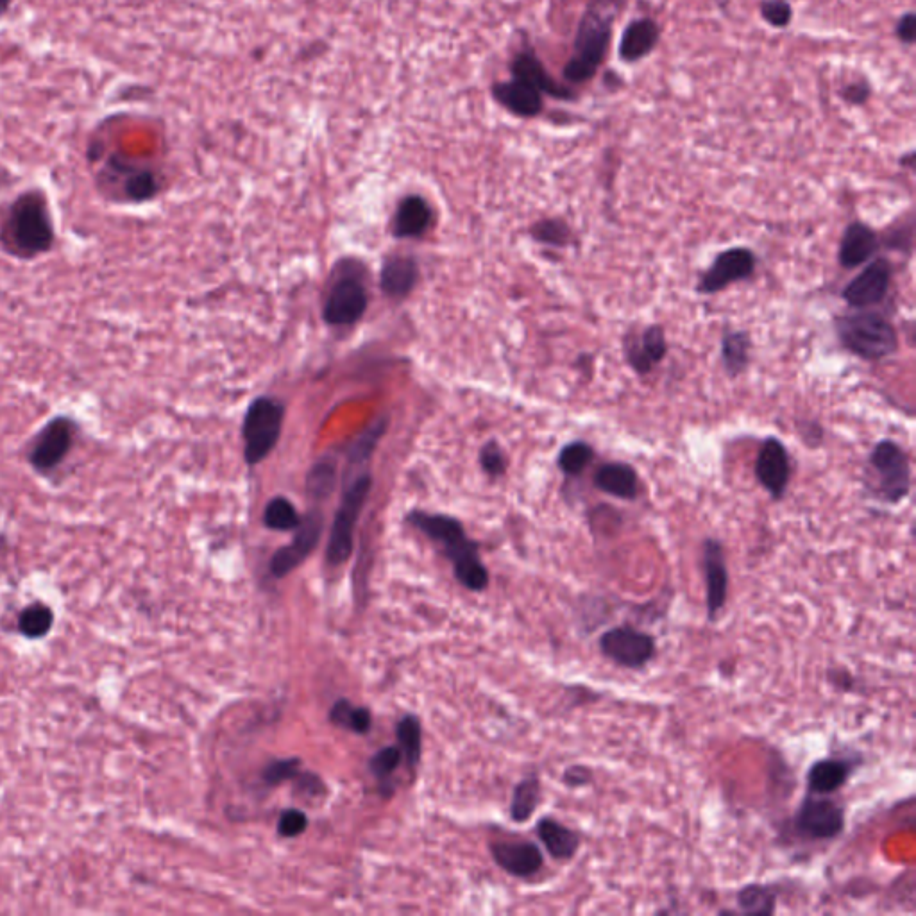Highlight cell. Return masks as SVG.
<instances>
[{"label":"cell","mask_w":916,"mask_h":916,"mask_svg":"<svg viewBox=\"0 0 916 916\" xmlns=\"http://www.w3.org/2000/svg\"><path fill=\"white\" fill-rule=\"evenodd\" d=\"M56 246V226L49 197L42 188L20 192L0 221V249L20 262L49 255Z\"/></svg>","instance_id":"cell-1"},{"label":"cell","mask_w":916,"mask_h":916,"mask_svg":"<svg viewBox=\"0 0 916 916\" xmlns=\"http://www.w3.org/2000/svg\"><path fill=\"white\" fill-rule=\"evenodd\" d=\"M618 13V0H591L578 26L573 56L564 67V77L573 85L593 79L611 45L612 26Z\"/></svg>","instance_id":"cell-2"},{"label":"cell","mask_w":916,"mask_h":916,"mask_svg":"<svg viewBox=\"0 0 916 916\" xmlns=\"http://www.w3.org/2000/svg\"><path fill=\"white\" fill-rule=\"evenodd\" d=\"M410 523L425 532L435 543L441 544L455 568V575L462 586L473 591H482L489 584V573L485 569L478 546L467 539L464 526L457 519L442 514L412 512Z\"/></svg>","instance_id":"cell-3"},{"label":"cell","mask_w":916,"mask_h":916,"mask_svg":"<svg viewBox=\"0 0 916 916\" xmlns=\"http://www.w3.org/2000/svg\"><path fill=\"white\" fill-rule=\"evenodd\" d=\"M95 183L102 196L117 204L149 203L162 190V179L153 167L119 151L102 160Z\"/></svg>","instance_id":"cell-4"},{"label":"cell","mask_w":916,"mask_h":916,"mask_svg":"<svg viewBox=\"0 0 916 916\" xmlns=\"http://www.w3.org/2000/svg\"><path fill=\"white\" fill-rule=\"evenodd\" d=\"M834 330L841 346L866 362H881L899 351L895 326L877 312L859 310L856 314L838 315Z\"/></svg>","instance_id":"cell-5"},{"label":"cell","mask_w":916,"mask_h":916,"mask_svg":"<svg viewBox=\"0 0 916 916\" xmlns=\"http://www.w3.org/2000/svg\"><path fill=\"white\" fill-rule=\"evenodd\" d=\"M789 829L806 843H832L847 829V807L836 795H815L806 791L798 802Z\"/></svg>","instance_id":"cell-6"},{"label":"cell","mask_w":916,"mask_h":916,"mask_svg":"<svg viewBox=\"0 0 916 916\" xmlns=\"http://www.w3.org/2000/svg\"><path fill=\"white\" fill-rule=\"evenodd\" d=\"M868 467L872 471V482H866V489L881 503L899 505L911 492V464L908 453L899 442L883 439L870 451Z\"/></svg>","instance_id":"cell-7"},{"label":"cell","mask_w":916,"mask_h":916,"mask_svg":"<svg viewBox=\"0 0 916 916\" xmlns=\"http://www.w3.org/2000/svg\"><path fill=\"white\" fill-rule=\"evenodd\" d=\"M596 646L605 661L627 671H645L659 654L657 637L632 621L605 628Z\"/></svg>","instance_id":"cell-8"},{"label":"cell","mask_w":916,"mask_h":916,"mask_svg":"<svg viewBox=\"0 0 916 916\" xmlns=\"http://www.w3.org/2000/svg\"><path fill=\"white\" fill-rule=\"evenodd\" d=\"M79 437V425L74 417L58 414L34 433L26 448L27 466L38 476L58 473L72 455Z\"/></svg>","instance_id":"cell-9"},{"label":"cell","mask_w":916,"mask_h":916,"mask_svg":"<svg viewBox=\"0 0 916 916\" xmlns=\"http://www.w3.org/2000/svg\"><path fill=\"white\" fill-rule=\"evenodd\" d=\"M285 410L276 399L256 398L244 417V442H246V462L249 466H258L262 460L271 455L280 441Z\"/></svg>","instance_id":"cell-10"},{"label":"cell","mask_w":916,"mask_h":916,"mask_svg":"<svg viewBox=\"0 0 916 916\" xmlns=\"http://www.w3.org/2000/svg\"><path fill=\"white\" fill-rule=\"evenodd\" d=\"M371 475L362 473L346 487L335 521L331 526L330 543H328V562L331 566L344 564L353 550V535L357 528L360 512L364 509L365 500L371 491Z\"/></svg>","instance_id":"cell-11"},{"label":"cell","mask_w":916,"mask_h":916,"mask_svg":"<svg viewBox=\"0 0 916 916\" xmlns=\"http://www.w3.org/2000/svg\"><path fill=\"white\" fill-rule=\"evenodd\" d=\"M700 571L704 578L705 620L716 625L727 609L730 593L729 560L718 537H705L700 546Z\"/></svg>","instance_id":"cell-12"},{"label":"cell","mask_w":916,"mask_h":916,"mask_svg":"<svg viewBox=\"0 0 916 916\" xmlns=\"http://www.w3.org/2000/svg\"><path fill=\"white\" fill-rule=\"evenodd\" d=\"M865 766V755L857 750H841L823 755L809 764L804 784L806 791L815 795H838L847 788L857 772Z\"/></svg>","instance_id":"cell-13"},{"label":"cell","mask_w":916,"mask_h":916,"mask_svg":"<svg viewBox=\"0 0 916 916\" xmlns=\"http://www.w3.org/2000/svg\"><path fill=\"white\" fill-rule=\"evenodd\" d=\"M757 267V256L748 247H730L716 255L711 267L700 274L696 292L704 296H713L739 281H747L754 276Z\"/></svg>","instance_id":"cell-14"},{"label":"cell","mask_w":916,"mask_h":916,"mask_svg":"<svg viewBox=\"0 0 916 916\" xmlns=\"http://www.w3.org/2000/svg\"><path fill=\"white\" fill-rule=\"evenodd\" d=\"M893 269L888 258L870 260L863 271L850 280L841 290V299L856 310H865L870 306L883 303L890 290Z\"/></svg>","instance_id":"cell-15"},{"label":"cell","mask_w":916,"mask_h":916,"mask_svg":"<svg viewBox=\"0 0 916 916\" xmlns=\"http://www.w3.org/2000/svg\"><path fill=\"white\" fill-rule=\"evenodd\" d=\"M755 480L770 494L773 501H781L791 482V458L784 442L777 437H766L755 458Z\"/></svg>","instance_id":"cell-16"},{"label":"cell","mask_w":916,"mask_h":916,"mask_svg":"<svg viewBox=\"0 0 916 916\" xmlns=\"http://www.w3.org/2000/svg\"><path fill=\"white\" fill-rule=\"evenodd\" d=\"M367 308V292L362 281L346 276L337 281L324 303V321L331 326H349L357 323Z\"/></svg>","instance_id":"cell-17"},{"label":"cell","mask_w":916,"mask_h":916,"mask_svg":"<svg viewBox=\"0 0 916 916\" xmlns=\"http://www.w3.org/2000/svg\"><path fill=\"white\" fill-rule=\"evenodd\" d=\"M323 532V516L319 510H312L306 514L305 519L296 528V537L294 541L281 548L272 557L271 569L274 577H285L289 575L292 569H296L303 560L314 552L315 546L319 544Z\"/></svg>","instance_id":"cell-18"},{"label":"cell","mask_w":916,"mask_h":916,"mask_svg":"<svg viewBox=\"0 0 916 916\" xmlns=\"http://www.w3.org/2000/svg\"><path fill=\"white\" fill-rule=\"evenodd\" d=\"M623 353L627 364L637 374L645 376L652 373L657 364H661L668 353V340L661 324L646 326L643 333L636 337L632 331L623 339Z\"/></svg>","instance_id":"cell-19"},{"label":"cell","mask_w":916,"mask_h":916,"mask_svg":"<svg viewBox=\"0 0 916 916\" xmlns=\"http://www.w3.org/2000/svg\"><path fill=\"white\" fill-rule=\"evenodd\" d=\"M491 852L496 865L518 879H530L544 866L543 850L534 841H498Z\"/></svg>","instance_id":"cell-20"},{"label":"cell","mask_w":916,"mask_h":916,"mask_svg":"<svg viewBox=\"0 0 916 916\" xmlns=\"http://www.w3.org/2000/svg\"><path fill=\"white\" fill-rule=\"evenodd\" d=\"M881 247V237L874 228L861 221L850 222L843 231L838 262L843 269H857L870 262Z\"/></svg>","instance_id":"cell-21"},{"label":"cell","mask_w":916,"mask_h":916,"mask_svg":"<svg viewBox=\"0 0 916 916\" xmlns=\"http://www.w3.org/2000/svg\"><path fill=\"white\" fill-rule=\"evenodd\" d=\"M535 834L539 841L543 843L544 849L550 854L552 859L560 863H569L578 856L582 849L584 838L582 834L569 827L566 823L560 822L552 816H543L537 825H535Z\"/></svg>","instance_id":"cell-22"},{"label":"cell","mask_w":916,"mask_h":916,"mask_svg":"<svg viewBox=\"0 0 916 916\" xmlns=\"http://www.w3.org/2000/svg\"><path fill=\"white\" fill-rule=\"evenodd\" d=\"M492 97L505 110L521 119H534L543 111V94L516 77L492 85Z\"/></svg>","instance_id":"cell-23"},{"label":"cell","mask_w":916,"mask_h":916,"mask_svg":"<svg viewBox=\"0 0 916 916\" xmlns=\"http://www.w3.org/2000/svg\"><path fill=\"white\" fill-rule=\"evenodd\" d=\"M782 888L777 883H747L736 893V909H720V915L772 916L779 909Z\"/></svg>","instance_id":"cell-24"},{"label":"cell","mask_w":916,"mask_h":916,"mask_svg":"<svg viewBox=\"0 0 916 916\" xmlns=\"http://www.w3.org/2000/svg\"><path fill=\"white\" fill-rule=\"evenodd\" d=\"M510 72H512V77L516 79H521L525 81L530 86H534L537 92L541 94L550 95V97H555V99H566V101H571L575 99V94L566 88V86H560L555 79H553L546 68H544L541 60L535 56L534 51L526 49V51H521L516 54V58L510 63Z\"/></svg>","instance_id":"cell-25"},{"label":"cell","mask_w":916,"mask_h":916,"mask_svg":"<svg viewBox=\"0 0 916 916\" xmlns=\"http://www.w3.org/2000/svg\"><path fill=\"white\" fill-rule=\"evenodd\" d=\"M593 484L598 491L623 501H634L639 496V475L627 462H605L596 469Z\"/></svg>","instance_id":"cell-26"},{"label":"cell","mask_w":916,"mask_h":916,"mask_svg":"<svg viewBox=\"0 0 916 916\" xmlns=\"http://www.w3.org/2000/svg\"><path fill=\"white\" fill-rule=\"evenodd\" d=\"M659 42V26L650 18H639L628 24L620 43L621 60L636 63L654 51Z\"/></svg>","instance_id":"cell-27"},{"label":"cell","mask_w":916,"mask_h":916,"mask_svg":"<svg viewBox=\"0 0 916 916\" xmlns=\"http://www.w3.org/2000/svg\"><path fill=\"white\" fill-rule=\"evenodd\" d=\"M432 224V208L421 196H407L398 204L394 215V235L398 238L421 237Z\"/></svg>","instance_id":"cell-28"},{"label":"cell","mask_w":916,"mask_h":916,"mask_svg":"<svg viewBox=\"0 0 916 916\" xmlns=\"http://www.w3.org/2000/svg\"><path fill=\"white\" fill-rule=\"evenodd\" d=\"M419 269L414 258L410 256H392L383 263L382 290L391 297H405L416 287Z\"/></svg>","instance_id":"cell-29"},{"label":"cell","mask_w":916,"mask_h":916,"mask_svg":"<svg viewBox=\"0 0 916 916\" xmlns=\"http://www.w3.org/2000/svg\"><path fill=\"white\" fill-rule=\"evenodd\" d=\"M752 340L747 331H729L721 339V364L730 378H738L747 371Z\"/></svg>","instance_id":"cell-30"},{"label":"cell","mask_w":916,"mask_h":916,"mask_svg":"<svg viewBox=\"0 0 916 916\" xmlns=\"http://www.w3.org/2000/svg\"><path fill=\"white\" fill-rule=\"evenodd\" d=\"M577 623L582 636H591L612 618L614 605L600 594L584 593L578 600Z\"/></svg>","instance_id":"cell-31"},{"label":"cell","mask_w":916,"mask_h":916,"mask_svg":"<svg viewBox=\"0 0 916 916\" xmlns=\"http://www.w3.org/2000/svg\"><path fill=\"white\" fill-rule=\"evenodd\" d=\"M543 800V788L537 775L525 777L519 781L512 793V802H510V818L512 822L525 823L535 815L537 807L541 806Z\"/></svg>","instance_id":"cell-32"},{"label":"cell","mask_w":916,"mask_h":916,"mask_svg":"<svg viewBox=\"0 0 916 916\" xmlns=\"http://www.w3.org/2000/svg\"><path fill=\"white\" fill-rule=\"evenodd\" d=\"M675 596V589L664 587L661 593L657 594L652 600H646L643 603H630V614H632V623L639 625H654L657 621L668 616L671 602Z\"/></svg>","instance_id":"cell-33"},{"label":"cell","mask_w":916,"mask_h":916,"mask_svg":"<svg viewBox=\"0 0 916 916\" xmlns=\"http://www.w3.org/2000/svg\"><path fill=\"white\" fill-rule=\"evenodd\" d=\"M594 448L586 441H573L560 450L557 466L566 476H580L593 464Z\"/></svg>","instance_id":"cell-34"},{"label":"cell","mask_w":916,"mask_h":916,"mask_svg":"<svg viewBox=\"0 0 916 916\" xmlns=\"http://www.w3.org/2000/svg\"><path fill=\"white\" fill-rule=\"evenodd\" d=\"M530 235L535 242L550 247H568L573 244V229L562 219H544L535 222Z\"/></svg>","instance_id":"cell-35"},{"label":"cell","mask_w":916,"mask_h":916,"mask_svg":"<svg viewBox=\"0 0 916 916\" xmlns=\"http://www.w3.org/2000/svg\"><path fill=\"white\" fill-rule=\"evenodd\" d=\"M337 484V467L330 460L317 462L306 476V491L315 500L328 498L335 491Z\"/></svg>","instance_id":"cell-36"},{"label":"cell","mask_w":916,"mask_h":916,"mask_svg":"<svg viewBox=\"0 0 916 916\" xmlns=\"http://www.w3.org/2000/svg\"><path fill=\"white\" fill-rule=\"evenodd\" d=\"M263 521L271 530L287 532V530H296L299 523H301V518H299V514L294 509V505L287 498L278 496V498L269 501V505L265 507Z\"/></svg>","instance_id":"cell-37"},{"label":"cell","mask_w":916,"mask_h":916,"mask_svg":"<svg viewBox=\"0 0 916 916\" xmlns=\"http://www.w3.org/2000/svg\"><path fill=\"white\" fill-rule=\"evenodd\" d=\"M52 621H54V614L51 609L42 603H34L22 612L18 625H20L22 634L29 637H42L51 630Z\"/></svg>","instance_id":"cell-38"},{"label":"cell","mask_w":916,"mask_h":916,"mask_svg":"<svg viewBox=\"0 0 916 916\" xmlns=\"http://www.w3.org/2000/svg\"><path fill=\"white\" fill-rule=\"evenodd\" d=\"M385 428H387V419H378V421H374V425L369 426V428L358 437L357 441L351 444L348 453L349 462H351V464H360V462L369 460V457L373 455L376 444L382 439Z\"/></svg>","instance_id":"cell-39"},{"label":"cell","mask_w":916,"mask_h":916,"mask_svg":"<svg viewBox=\"0 0 916 916\" xmlns=\"http://www.w3.org/2000/svg\"><path fill=\"white\" fill-rule=\"evenodd\" d=\"M398 738L401 747L405 750L408 763L416 766L421 757V725L414 716H407L399 723Z\"/></svg>","instance_id":"cell-40"},{"label":"cell","mask_w":916,"mask_h":916,"mask_svg":"<svg viewBox=\"0 0 916 916\" xmlns=\"http://www.w3.org/2000/svg\"><path fill=\"white\" fill-rule=\"evenodd\" d=\"M825 680L831 686L832 691L841 693V695H852V693L859 691L857 689L859 687V679L847 666H832L825 673Z\"/></svg>","instance_id":"cell-41"},{"label":"cell","mask_w":916,"mask_h":916,"mask_svg":"<svg viewBox=\"0 0 916 916\" xmlns=\"http://www.w3.org/2000/svg\"><path fill=\"white\" fill-rule=\"evenodd\" d=\"M594 777H596V773H594L593 766L584 763H573L564 768L560 781L568 789H582L591 786L594 782Z\"/></svg>","instance_id":"cell-42"},{"label":"cell","mask_w":916,"mask_h":916,"mask_svg":"<svg viewBox=\"0 0 916 916\" xmlns=\"http://www.w3.org/2000/svg\"><path fill=\"white\" fill-rule=\"evenodd\" d=\"M480 464H482V469H484L485 473L494 476V478L503 475L507 471L505 455H503L500 446L494 441L487 442L482 451H480Z\"/></svg>","instance_id":"cell-43"},{"label":"cell","mask_w":916,"mask_h":916,"mask_svg":"<svg viewBox=\"0 0 916 916\" xmlns=\"http://www.w3.org/2000/svg\"><path fill=\"white\" fill-rule=\"evenodd\" d=\"M761 15L773 27H786L791 22V6L786 0H764Z\"/></svg>","instance_id":"cell-44"},{"label":"cell","mask_w":916,"mask_h":916,"mask_svg":"<svg viewBox=\"0 0 916 916\" xmlns=\"http://www.w3.org/2000/svg\"><path fill=\"white\" fill-rule=\"evenodd\" d=\"M399 761H401V752H399L398 748L387 747L374 755L373 761H371V768H373L376 777L387 779L398 768Z\"/></svg>","instance_id":"cell-45"},{"label":"cell","mask_w":916,"mask_h":916,"mask_svg":"<svg viewBox=\"0 0 916 916\" xmlns=\"http://www.w3.org/2000/svg\"><path fill=\"white\" fill-rule=\"evenodd\" d=\"M306 825H308V820H306L305 813H301L297 809H289V811H285L281 815L278 831L285 838H294V836H299V834L305 832Z\"/></svg>","instance_id":"cell-46"},{"label":"cell","mask_w":916,"mask_h":916,"mask_svg":"<svg viewBox=\"0 0 916 916\" xmlns=\"http://www.w3.org/2000/svg\"><path fill=\"white\" fill-rule=\"evenodd\" d=\"M297 770H299V761L297 759L276 761L265 770L263 777L269 784H281V782L289 781L292 777H296Z\"/></svg>","instance_id":"cell-47"},{"label":"cell","mask_w":916,"mask_h":916,"mask_svg":"<svg viewBox=\"0 0 916 916\" xmlns=\"http://www.w3.org/2000/svg\"><path fill=\"white\" fill-rule=\"evenodd\" d=\"M881 246L911 253V249H913V224H909L908 229H906V226H902V229H891L890 233H886V237L881 240Z\"/></svg>","instance_id":"cell-48"},{"label":"cell","mask_w":916,"mask_h":916,"mask_svg":"<svg viewBox=\"0 0 916 916\" xmlns=\"http://www.w3.org/2000/svg\"><path fill=\"white\" fill-rule=\"evenodd\" d=\"M916 34V17L915 13H906L904 17L900 18L899 24H897V36L902 43H911L915 42Z\"/></svg>","instance_id":"cell-49"},{"label":"cell","mask_w":916,"mask_h":916,"mask_svg":"<svg viewBox=\"0 0 916 916\" xmlns=\"http://www.w3.org/2000/svg\"><path fill=\"white\" fill-rule=\"evenodd\" d=\"M798 430H800V439L806 442V444L809 442V439H813V442H811L813 448L822 444L823 430L820 423H816V421H804L802 425L798 423Z\"/></svg>","instance_id":"cell-50"},{"label":"cell","mask_w":916,"mask_h":916,"mask_svg":"<svg viewBox=\"0 0 916 916\" xmlns=\"http://www.w3.org/2000/svg\"><path fill=\"white\" fill-rule=\"evenodd\" d=\"M353 709H355V707L349 704L348 700H340V702L333 705V709H331V721L337 723L340 727L349 729V720H351Z\"/></svg>","instance_id":"cell-51"},{"label":"cell","mask_w":916,"mask_h":916,"mask_svg":"<svg viewBox=\"0 0 916 916\" xmlns=\"http://www.w3.org/2000/svg\"><path fill=\"white\" fill-rule=\"evenodd\" d=\"M369 727H371V714H369V711L362 709V707H355L353 714H351V720H349V729L364 734L369 730Z\"/></svg>","instance_id":"cell-52"},{"label":"cell","mask_w":916,"mask_h":916,"mask_svg":"<svg viewBox=\"0 0 916 916\" xmlns=\"http://www.w3.org/2000/svg\"><path fill=\"white\" fill-rule=\"evenodd\" d=\"M843 97H845L847 101L852 102V104H863V102L870 97V88H868V85L854 83V85H849L845 88Z\"/></svg>","instance_id":"cell-53"},{"label":"cell","mask_w":916,"mask_h":916,"mask_svg":"<svg viewBox=\"0 0 916 916\" xmlns=\"http://www.w3.org/2000/svg\"><path fill=\"white\" fill-rule=\"evenodd\" d=\"M13 2L15 0H0V20L8 15L9 9L13 8Z\"/></svg>","instance_id":"cell-54"}]
</instances>
